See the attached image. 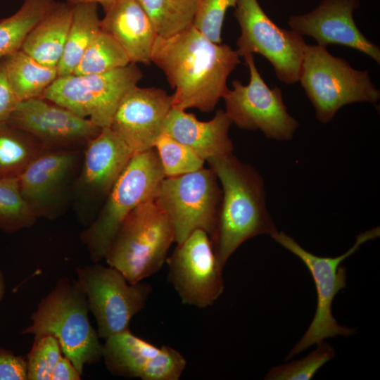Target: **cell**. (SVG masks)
Wrapping results in <instances>:
<instances>
[{
	"mask_svg": "<svg viewBox=\"0 0 380 380\" xmlns=\"http://www.w3.org/2000/svg\"><path fill=\"white\" fill-rule=\"evenodd\" d=\"M151 63L175 89L172 107L209 113L229 89L227 79L241 61L236 50L212 42L191 25L172 36H158Z\"/></svg>",
	"mask_w": 380,
	"mask_h": 380,
	"instance_id": "obj_1",
	"label": "cell"
},
{
	"mask_svg": "<svg viewBox=\"0 0 380 380\" xmlns=\"http://www.w3.org/2000/svg\"><path fill=\"white\" fill-rule=\"evenodd\" d=\"M221 184L222 201L211 239L217 260L224 269L245 241L277 229L266 206L264 182L258 172L233 154L206 160Z\"/></svg>",
	"mask_w": 380,
	"mask_h": 380,
	"instance_id": "obj_2",
	"label": "cell"
},
{
	"mask_svg": "<svg viewBox=\"0 0 380 380\" xmlns=\"http://www.w3.org/2000/svg\"><path fill=\"white\" fill-rule=\"evenodd\" d=\"M89 311L86 295L76 281L60 279L41 299L31 315L32 324L22 334L34 335V340L54 336L63 355L82 375L85 365L96 363L103 356V345L90 323Z\"/></svg>",
	"mask_w": 380,
	"mask_h": 380,
	"instance_id": "obj_3",
	"label": "cell"
},
{
	"mask_svg": "<svg viewBox=\"0 0 380 380\" xmlns=\"http://www.w3.org/2000/svg\"><path fill=\"white\" fill-rule=\"evenodd\" d=\"M173 242L175 232L169 217L155 201H149L124 219L105 260L129 284H136L160 270Z\"/></svg>",
	"mask_w": 380,
	"mask_h": 380,
	"instance_id": "obj_4",
	"label": "cell"
},
{
	"mask_svg": "<svg viewBox=\"0 0 380 380\" xmlns=\"http://www.w3.org/2000/svg\"><path fill=\"white\" fill-rule=\"evenodd\" d=\"M298 82L322 123L330 122L344 106L376 104L380 99V91L367 70L353 68L346 59L318 44H305Z\"/></svg>",
	"mask_w": 380,
	"mask_h": 380,
	"instance_id": "obj_5",
	"label": "cell"
},
{
	"mask_svg": "<svg viewBox=\"0 0 380 380\" xmlns=\"http://www.w3.org/2000/svg\"><path fill=\"white\" fill-rule=\"evenodd\" d=\"M165 177L154 148L134 153L110 191L101 213L82 234L94 262L105 259L122 222L138 205L155 201Z\"/></svg>",
	"mask_w": 380,
	"mask_h": 380,
	"instance_id": "obj_6",
	"label": "cell"
},
{
	"mask_svg": "<svg viewBox=\"0 0 380 380\" xmlns=\"http://www.w3.org/2000/svg\"><path fill=\"white\" fill-rule=\"evenodd\" d=\"M380 234L379 227H374L356 236L355 243L343 254L320 257L304 249L294 239L284 232H276L270 236L284 248L299 258L310 272L317 290V301L314 317L298 342L286 355L285 360L317 344L327 338L354 334V328L343 327L334 319L331 305L335 296L346 286L347 271L341 262L355 253L365 242Z\"/></svg>",
	"mask_w": 380,
	"mask_h": 380,
	"instance_id": "obj_7",
	"label": "cell"
},
{
	"mask_svg": "<svg viewBox=\"0 0 380 380\" xmlns=\"http://www.w3.org/2000/svg\"><path fill=\"white\" fill-rule=\"evenodd\" d=\"M141 77L134 63L103 73L58 77L42 98L101 129L110 127L119 103Z\"/></svg>",
	"mask_w": 380,
	"mask_h": 380,
	"instance_id": "obj_8",
	"label": "cell"
},
{
	"mask_svg": "<svg viewBox=\"0 0 380 380\" xmlns=\"http://www.w3.org/2000/svg\"><path fill=\"white\" fill-rule=\"evenodd\" d=\"M221 201L222 189L210 167L165 177L155 199L172 224L177 244L196 229L205 231L212 239Z\"/></svg>",
	"mask_w": 380,
	"mask_h": 380,
	"instance_id": "obj_9",
	"label": "cell"
},
{
	"mask_svg": "<svg viewBox=\"0 0 380 380\" xmlns=\"http://www.w3.org/2000/svg\"><path fill=\"white\" fill-rule=\"evenodd\" d=\"M76 270V282L86 295L94 315L99 338L104 340L127 329L132 317L145 306L151 286L129 284L116 268L98 262Z\"/></svg>",
	"mask_w": 380,
	"mask_h": 380,
	"instance_id": "obj_10",
	"label": "cell"
},
{
	"mask_svg": "<svg viewBox=\"0 0 380 380\" xmlns=\"http://www.w3.org/2000/svg\"><path fill=\"white\" fill-rule=\"evenodd\" d=\"M234 8L241 30L236 42L239 56L260 54L271 63L281 82H298L306 44L303 37L279 27L267 16L258 0H238Z\"/></svg>",
	"mask_w": 380,
	"mask_h": 380,
	"instance_id": "obj_11",
	"label": "cell"
},
{
	"mask_svg": "<svg viewBox=\"0 0 380 380\" xmlns=\"http://www.w3.org/2000/svg\"><path fill=\"white\" fill-rule=\"evenodd\" d=\"M250 80L244 85L232 82V89L223 96L225 113L232 124L246 130H260L267 138L277 141L291 140L298 122L288 112L281 89L270 88L258 72L253 55L244 57Z\"/></svg>",
	"mask_w": 380,
	"mask_h": 380,
	"instance_id": "obj_12",
	"label": "cell"
},
{
	"mask_svg": "<svg viewBox=\"0 0 380 380\" xmlns=\"http://www.w3.org/2000/svg\"><path fill=\"white\" fill-rule=\"evenodd\" d=\"M167 280L185 305L205 308L213 305L224 289L223 268L209 235L193 232L166 259Z\"/></svg>",
	"mask_w": 380,
	"mask_h": 380,
	"instance_id": "obj_13",
	"label": "cell"
},
{
	"mask_svg": "<svg viewBox=\"0 0 380 380\" xmlns=\"http://www.w3.org/2000/svg\"><path fill=\"white\" fill-rule=\"evenodd\" d=\"M103 356L110 373L142 380H178L186 360L168 346L157 347L133 334L129 329L105 340Z\"/></svg>",
	"mask_w": 380,
	"mask_h": 380,
	"instance_id": "obj_14",
	"label": "cell"
},
{
	"mask_svg": "<svg viewBox=\"0 0 380 380\" xmlns=\"http://www.w3.org/2000/svg\"><path fill=\"white\" fill-rule=\"evenodd\" d=\"M172 107L165 90L136 86L119 103L110 127L134 153L142 152L154 148Z\"/></svg>",
	"mask_w": 380,
	"mask_h": 380,
	"instance_id": "obj_15",
	"label": "cell"
},
{
	"mask_svg": "<svg viewBox=\"0 0 380 380\" xmlns=\"http://www.w3.org/2000/svg\"><path fill=\"white\" fill-rule=\"evenodd\" d=\"M359 0H322L307 13L291 15L288 24L300 35L313 38L317 44H339L357 50L380 64L379 47L357 27L353 13Z\"/></svg>",
	"mask_w": 380,
	"mask_h": 380,
	"instance_id": "obj_16",
	"label": "cell"
},
{
	"mask_svg": "<svg viewBox=\"0 0 380 380\" xmlns=\"http://www.w3.org/2000/svg\"><path fill=\"white\" fill-rule=\"evenodd\" d=\"M6 122L46 145L89 141L101 130L89 119L42 97L20 101Z\"/></svg>",
	"mask_w": 380,
	"mask_h": 380,
	"instance_id": "obj_17",
	"label": "cell"
},
{
	"mask_svg": "<svg viewBox=\"0 0 380 380\" xmlns=\"http://www.w3.org/2000/svg\"><path fill=\"white\" fill-rule=\"evenodd\" d=\"M232 122L218 109L210 120L201 121L184 110L172 107L164 122L163 133L187 146L205 161L229 156L233 143L229 136Z\"/></svg>",
	"mask_w": 380,
	"mask_h": 380,
	"instance_id": "obj_18",
	"label": "cell"
},
{
	"mask_svg": "<svg viewBox=\"0 0 380 380\" xmlns=\"http://www.w3.org/2000/svg\"><path fill=\"white\" fill-rule=\"evenodd\" d=\"M104 11L101 29L119 43L131 63L151 64V53L158 34L138 1L118 0Z\"/></svg>",
	"mask_w": 380,
	"mask_h": 380,
	"instance_id": "obj_19",
	"label": "cell"
},
{
	"mask_svg": "<svg viewBox=\"0 0 380 380\" xmlns=\"http://www.w3.org/2000/svg\"><path fill=\"white\" fill-rule=\"evenodd\" d=\"M76 155L66 151H44L18 178L21 195L36 215L42 214L75 163Z\"/></svg>",
	"mask_w": 380,
	"mask_h": 380,
	"instance_id": "obj_20",
	"label": "cell"
},
{
	"mask_svg": "<svg viewBox=\"0 0 380 380\" xmlns=\"http://www.w3.org/2000/svg\"><path fill=\"white\" fill-rule=\"evenodd\" d=\"M134 153L110 127L88 141L82 179L86 185L108 194Z\"/></svg>",
	"mask_w": 380,
	"mask_h": 380,
	"instance_id": "obj_21",
	"label": "cell"
},
{
	"mask_svg": "<svg viewBox=\"0 0 380 380\" xmlns=\"http://www.w3.org/2000/svg\"><path fill=\"white\" fill-rule=\"evenodd\" d=\"M72 5L56 3L52 10L28 33L20 48L39 63L57 68L71 24Z\"/></svg>",
	"mask_w": 380,
	"mask_h": 380,
	"instance_id": "obj_22",
	"label": "cell"
},
{
	"mask_svg": "<svg viewBox=\"0 0 380 380\" xmlns=\"http://www.w3.org/2000/svg\"><path fill=\"white\" fill-rule=\"evenodd\" d=\"M4 63L10 87L20 101L42 97L58 77L57 68L39 63L21 49L6 56Z\"/></svg>",
	"mask_w": 380,
	"mask_h": 380,
	"instance_id": "obj_23",
	"label": "cell"
},
{
	"mask_svg": "<svg viewBox=\"0 0 380 380\" xmlns=\"http://www.w3.org/2000/svg\"><path fill=\"white\" fill-rule=\"evenodd\" d=\"M101 30L95 3L72 5L71 24L62 57L57 65L58 77L73 74L84 52Z\"/></svg>",
	"mask_w": 380,
	"mask_h": 380,
	"instance_id": "obj_24",
	"label": "cell"
},
{
	"mask_svg": "<svg viewBox=\"0 0 380 380\" xmlns=\"http://www.w3.org/2000/svg\"><path fill=\"white\" fill-rule=\"evenodd\" d=\"M30 134L6 121L0 122V179L18 178L45 149Z\"/></svg>",
	"mask_w": 380,
	"mask_h": 380,
	"instance_id": "obj_25",
	"label": "cell"
},
{
	"mask_svg": "<svg viewBox=\"0 0 380 380\" xmlns=\"http://www.w3.org/2000/svg\"><path fill=\"white\" fill-rule=\"evenodd\" d=\"M54 0H24L12 15L0 20V59L20 49L32 28L54 7Z\"/></svg>",
	"mask_w": 380,
	"mask_h": 380,
	"instance_id": "obj_26",
	"label": "cell"
},
{
	"mask_svg": "<svg viewBox=\"0 0 380 380\" xmlns=\"http://www.w3.org/2000/svg\"><path fill=\"white\" fill-rule=\"evenodd\" d=\"M158 36L168 37L192 25L199 0H137Z\"/></svg>",
	"mask_w": 380,
	"mask_h": 380,
	"instance_id": "obj_27",
	"label": "cell"
},
{
	"mask_svg": "<svg viewBox=\"0 0 380 380\" xmlns=\"http://www.w3.org/2000/svg\"><path fill=\"white\" fill-rule=\"evenodd\" d=\"M130 63L127 53L119 43L101 29L84 52L73 74L103 73Z\"/></svg>",
	"mask_w": 380,
	"mask_h": 380,
	"instance_id": "obj_28",
	"label": "cell"
},
{
	"mask_svg": "<svg viewBox=\"0 0 380 380\" xmlns=\"http://www.w3.org/2000/svg\"><path fill=\"white\" fill-rule=\"evenodd\" d=\"M35 218L21 195L18 178L0 179V229L15 232L30 227Z\"/></svg>",
	"mask_w": 380,
	"mask_h": 380,
	"instance_id": "obj_29",
	"label": "cell"
},
{
	"mask_svg": "<svg viewBox=\"0 0 380 380\" xmlns=\"http://www.w3.org/2000/svg\"><path fill=\"white\" fill-rule=\"evenodd\" d=\"M154 148L160 159L165 177H176L203 167L205 162L187 146L163 133Z\"/></svg>",
	"mask_w": 380,
	"mask_h": 380,
	"instance_id": "obj_30",
	"label": "cell"
},
{
	"mask_svg": "<svg viewBox=\"0 0 380 380\" xmlns=\"http://www.w3.org/2000/svg\"><path fill=\"white\" fill-rule=\"evenodd\" d=\"M309 355L298 360L274 367L267 373L265 380H309L325 363L335 357L334 348L322 341Z\"/></svg>",
	"mask_w": 380,
	"mask_h": 380,
	"instance_id": "obj_31",
	"label": "cell"
},
{
	"mask_svg": "<svg viewBox=\"0 0 380 380\" xmlns=\"http://www.w3.org/2000/svg\"><path fill=\"white\" fill-rule=\"evenodd\" d=\"M62 354L54 336L47 335L34 340L26 357L27 380H51L52 371Z\"/></svg>",
	"mask_w": 380,
	"mask_h": 380,
	"instance_id": "obj_32",
	"label": "cell"
},
{
	"mask_svg": "<svg viewBox=\"0 0 380 380\" xmlns=\"http://www.w3.org/2000/svg\"><path fill=\"white\" fill-rule=\"evenodd\" d=\"M238 0H199L192 25L212 42L222 44V29L228 8Z\"/></svg>",
	"mask_w": 380,
	"mask_h": 380,
	"instance_id": "obj_33",
	"label": "cell"
},
{
	"mask_svg": "<svg viewBox=\"0 0 380 380\" xmlns=\"http://www.w3.org/2000/svg\"><path fill=\"white\" fill-rule=\"evenodd\" d=\"M0 380H27L26 358L0 346Z\"/></svg>",
	"mask_w": 380,
	"mask_h": 380,
	"instance_id": "obj_34",
	"label": "cell"
},
{
	"mask_svg": "<svg viewBox=\"0 0 380 380\" xmlns=\"http://www.w3.org/2000/svg\"><path fill=\"white\" fill-rule=\"evenodd\" d=\"M20 101L13 92L6 75L4 58L0 59V122H5Z\"/></svg>",
	"mask_w": 380,
	"mask_h": 380,
	"instance_id": "obj_35",
	"label": "cell"
},
{
	"mask_svg": "<svg viewBox=\"0 0 380 380\" xmlns=\"http://www.w3.org/2000/svg\"><path fill=\"white\" fill-rule=\"evenodd\" d=\"M81 376L71 361L62 355L52 371L51 380H80Z\"/></svg>",
	"mask_w": 380,
	"mask_h": 380,
	"instance_id": "obj_36",
	"label": "cell"
},
{
	"mask_svg": "<svg viewBox=\"0 0 380 380\" xmlns=\"http://www.w3.org/2000/svg\"><path fill=\"white\" fill-rule=\"evenodd\" d=\"M116 1L118 0H68V3L70 5L83 3H95L96 4H100L102 5L103 8H105Z\"/></svg>",
	"mask_w": 380,
	"mask_h": 380,
	"instance_id": "obj_37",
	"label": "cell"
},
{
	"mask_svg": "<svg viewBox=\"0 0 380 380\" xmlns=\"http://www.w3.org/2000/svg\"><path fill=\"white\" fill-rule=\"evenodd\" d=\"M6 293L5 277L2 270L0 267V301L3 299Z\"/></svg>",
	"mask_w": 380,
	"mask_h": 380,
	"instance_id": "obj_38",
	"label": "cell"
}]
</instances>
